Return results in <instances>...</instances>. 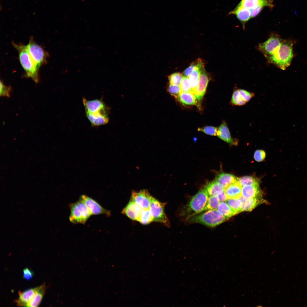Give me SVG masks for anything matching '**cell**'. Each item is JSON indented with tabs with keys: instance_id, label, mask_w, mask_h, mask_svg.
<instances>
[{
	"instance_id": "cell-10",
	"label": "cell",
	"mask_w": 307,
	"mask_h": 307,
	"mask_svg": "<svg viewBox=\"0 0 307 307\" xmlns=\"http://www.w3.org/2000/svg\"><path fill=\"white\" fill-rule=\"evenodd\" d=\"M85 203L92 215H104L107 217L111 215V211L102 206L97 202L91 197L85 194L80 198Z\"/></svg>"
},
{
	"instance_id": "cell-22",
	"label": "cell",
	"mask_w": 307,
	"mask_h": 307,
	"mask_svg": "<svg viewBox=\"0 0 307 307\" xmlns=\"http://www.w3.org/2000/svg\"><path fill=\"white\" fill-rule=\"evenodd\" d=\"M261 192L259 184L247 185L243 186L242 196L246 198H252L261 196Z\"/></svg>"
},
{
	"instance_id": "cell-8",
	"label": "cell",
	"mask_w": 307,
	"mask_h": 307,
	"mask_svg": "<svg viewBox=\"0 0 307 307\" xmlns=\"http://www.w3.org/2000/svg\"><path fill=\"white\" fill-rule=\"evenodd\" d=\"M283 41L278 34L273 33L266 41L259 44L258 49L267 59Z\"/></svg>"
},
{
	"instance_id": "cell-28",
	"label": "cell",
	"mask_w": 307,
	"mask_h": 307,
	"mask_svg": "<svg viewBox=\"0 0 307 307\" xmlns=\"http://www.w3.org/2000/svg\"><path fill=\"white\" fill-rule=\"evenodd\" d=\"M230 103L233 106H242L246 103L241 98L239 88L237 87L233 91Z\"/></svg>"
},
{
	"instance_id": "cell-9",
	"label": "cell",
	"mask_w": 307,
	"mask_h": 307,
	"mask_svg": "<svg viewBox=\"0 0 307 307\" xmlns=\"http://www.w3.org/2000/svg\"><path fill=\"white\" fill-rule=\"evenodd\" d=\"M210 80L209 75L204 68L200 74L198 84L194 94L196 101V105L200 107L203 96L205 94L208 84Z\"/></svg>"
},
{
	"instance_id": "cell-34",
	"label": "cell",
	"mask_w": 307,
	"mask_h": 307,
	"mask_svg": "<svg viewBox=\"0 0 307 307\" xmlns=\"http://www.w3.org/2000/svg\"><path fill=\"white\" fill-rule=\"evenodd\" d=\"M179 86L181 92L192 91L188 77L183 76Z\"/></svg>"
},
{
	"instance_id": "cell-30",
	"label": "cell",
	"mask_w": 307,
	"mask_h": 307,
	"mask_svg": "<svg viewBox=\"0 0 307 307\" xmlns=\"http://www.w3.org/2000/svg\"><path fill=\"white\" fill-rule=\"evenodd\" d=\"M220 202L217 196H209L204 211L217 209Z\"/></svg>"
},
{
	"instance_id": "cell-23",
	"label": "cell",
	"mask_w": 307,
	"mask_h": 307,
	"mask_svg": "<svg viewBox=\"0 0 307 307\" xmlns=\"http://www.w3.org/2000/svg\"><path fill=\"white\" fill-rule=\"evenodd\" d=\"M46 287L43 284L37 287V289L27 307H37L40 304L45 291Z\"/></svg>"
},
{
	"instance_id": "cell-11",
	"label": "cell",
	"mask_w": 307,
	"mask_h": 307,
	"mask_svg": "<svg viewBox=\"0 0 307 307\" xmlns=\"http://www.w3.org/2000/svg\"><path fill=\"white\" fill-rule=\"evenodd\" d=\"M153 197L147 190L139 192L133 191L130 199L143 209H149Z\"/></svg>"
},
{
	"instance_id": "cell-5",
	"label": "cell",
	"mask_w": 307,
	"mask_h": 307,
	"mask_svg": "<svg viewBox=\"0 0 307 307\" xmlns=\"http://www.w3.org/2000/svg\"><path fill=\"white\" fill-rule=\"evenodd\" d=\"M70 222L73 224H84L92 215L83 201L79 198L77 201L69 205Z\"/></svg>"
},
{
	"instance_id": "cell-14",
	"label": "cell",
	"mask_w": 307,
	"mask_h": 307,
	"mask_svg": "<svg viewBox=\"0 0 307 307\" xmlns=\"http://www.w3.org/2000/svg\"><path fill=\"white\" fill-rule=\"evenodd\" d=\"M143 209L130 199L122 213L131 219L138 221Z\"/></svg>"
},
{
	"instance_id": "cell-35",
	"label": "cell",
	"mask_w": 307,
	"mask_h": 307,
	"mask_svg": "<svg viewBox=\"0 0 307 307\" xmlns=\"http://www.w3.org/2000/svg\"><path fill=\"white\" fill-rule=\"evenodd\" d=\"M218 128L211 126L199 128L198 129V131L202 132L205 134L212 136H217Z\"/></svg>"
},
{
	"instance_id": "cell-18",
	"label": "cell",
	"mask_w": 307,
	"mask_h": 307,
	"mask_svg": "<svg viewBox=\"0 0 307 307\" xmlns=\"http://www.w3.org/2000/svg\"><path fill=\"white\" fill-rule=\"evenodd\" d=\"M242 185L238 181L224 187V191L228 198H239L242 196Z\"/></svg>"
},
{
	"instance_id": "cell-32",
	"label": "cell",
	"mask_w": 307,
	"mask_h": 307,
	"mask_svg": "<svg viewBox=\"0 0 307 307\" xmlns=\"http://www.w3.org/2000/svg\"><path fill=\"white\" fill-rule=\"evenodd\" d=\"M238 181L242 186L247 185L259 184V180L252 176H244L238 178Z\"/></svg>"
},
{
	"instance_id": "cell-1",
	"label": "cell",
	"mask_w": 307,
	"mask_h": 307,
	"mask_svg": "<svg viewBox=\"0 0 307 307\" xmlns=\"http://www.w3.org/2000/svg\"><path fill=\"white\" fill-rule=\"evenodd\" d=\"M293 42L291 40H284L267 59L268 62L283 70H285L290 65L293 56Z\"/></svg>"
},
{
	"instance_id": "cell-20",
	"label": "cell",
	"mask_w": 307,
	"mask_h": 307,
	"mask_svg": "<svg viewBox=\"0 0 307 307\" xmlns=\"http://www.w3.org/2000/svg\"><path fill=\"white\" fill-rule=\"evenodd\" d=\"M273 2V0H242L238 4L250 10L261 5L272 8Z\"/></svg>"
},
{
	"instance_id": "cell-27",
	"label": "cell",
	"mask_w": 307,
	"mask_h": 307,
	"mask_svg": "<svg viewBox=\"0 0 307 307\" xmlns=\"http://www.w3.org/2000/svg\"><path fill=\"white\" fill-rule=\"evenodd\" d=\"M227 219L235 215L234 212L228 204L224 202H220L217 209Z\"/></svg>"
},
{
	"instance_id": "cell-6",
	"label": "cell",
	"mask_w": 307,
	"mask_h": 307,
	"mask_svg": "<svg viewBox=\"0 0 307 307\" xmlns=\"http://www.w3.org/2000/svg\"><path fill=\"white\" fill-rule=\"evenodd\" d=\"M28 50L35 63L39 69L45 64L48 56L47 52L41 46L35 42L32 37L26 45Z\"/></svg>"
},
{
	"instance_id": "cell-16",
	"label": "cell",
	"mask_w": 307,
	"mask_h": 307,
	"mask_svg": "<svg viewBox=\"0 0 307 307\" xmlns=\"http://www.w3.org/2000/svg\"><path fill=\"white\" fill-rule=\"evenodd\" d=\"M217 136L231 145H236L238 144L237 139L231 137L227 124L225 121L222 122L218 128Z\"/></svg>"
},
{
	"instance_id": "cell-4",
	"label": "cell",
	"mask_w": 307,
	"mask_h": 307,
	"mask_svg": "<svg viewBox=\"0 0 307 307\" xmlns=\"http://www.w3.org/2000/svg\"><path fill=\"white\" fill-rule=\"evenodd\" d=\"M226 219L217 209L208 210L197 214L188 219L189 223H200L207 226L214 227L223 223Z\"/></svg>"
},
{
	"instance_id": "cell-7",
	"label": "cell",
	"mask_w": 307,
	"mask_h": 307,
	"mask_svg": "<svg viewBox=\"0 0 307 307\" xmlns=\"http://www.w3.org/2000/svg\"><path fill=\"white\" fill-rule=\"evenodd\" d=\"M166 203L161 202L153 197L149 208L153 221L163 224L169 227L170 224L165 211Z\"/></svg>"
},
{
	"instance_id": "cell-3",
	"label": "cell",
	"mask_w": 307,
	"mask_h": 307,
	"mask_svg": "<svg viewBox=\"0 0 307 307\" xmlns=\"http://www.w3.org/2000/svg\"><path fill=\"white\" fill-rule=\"evenodd\" d=\"M209 196L205 187L193 196L182 209L181 214L187 220L190 217L204 211Z\"/></svg>"
},
{
	"instance_id": "cell-29",
	"label": "cell",
	"mask_w": 307,
	"mask_h": 307,
	"mask_svg": "<svg viewBox=\"0 0 307 307\" xmlns=\"http://www.w3.org/2000/svg\"><path fill=\"white\" fill-rule=\"evenodd\" d=\"M226 201L234 212L235 215L242 211L241 203L240 198H228Z\"/></svg>"
},
{
	"instance_id": "cell-19",
	"label": "cell",
	"mask_w": 307,
	"mask_h": 307,
	"mask_svg": "<svg viewBox=\"0 0 307 307\" xmlns=\"http://www.w3.org/2000/svg\"><path fill=\"white\" fill-rule=\"evenodd\" d=\"M37 287L27 289L23 291H18L19 297L15 302L17 306H27L35 294Z\"/></svg>"
},
{
	"instance_id": "cell-31",
	"label": "cell",
	"mask_w": 307,
	"mask_h": 307,
	"mask_svg": "<svg viewBox=\"0 0 307 307\" xmlns=\"http://www.w3.org/2000/svg\"><path fill=\"white\" fill-rule=\"evenodd\" d=\"M138 221L144 225L148 224L153 221L149 209H143Z\"/></svg>"
},
{
	"instance_id": "cell-39",
	"label": "cell",
	"mask_w": 307,
	"mask_h": 307,
	"mask_svg": "<svg viewBox=\"0 0 307 307\" xmlns=\"http://www.w3.org/2000/svg\"><path fill=\"white\" fill-rule=\"evenodd\" d=\"M265 156V153L264 150H257L255 152L254 157L255 160L256 161L261 162L264 160Z\"/></svg>"
},
{
	"instance_id": "cell-38",
	"label": "cell",
	"mask_w": 307,
	"mask_h": 307,
	"mask_svg": "<svg viewBox=\"0 0 307 307\" xmlns=\"http://www.w3.org/2000/svg\"><path fill=\"white\" fill-rule=\"evenodd\" d=\"M239 90L241 98L246 103L255 96L254 93L242 89H239Z\"/></svg>"
},
{
	"instance_id": "cell-40",
	"label": "cell",
	"mask_w": 307,
	"mask_h": 307,
	"mask_svg": "<svg viewBox=\"0 0 307 307\" xmlns=\"http://www.w3.org/2000/svg\"><path fill=\"white\" fill-rule=\"evenodd\" d=\"M196 61L193 62L189 67L184 70L182 74L183 76L188 77L193 71L196 65Z\"/></svg>"
},
{
	"instance_id": "cell-12",
	"label": "cell",
	"mask_w": 307,
	"mask_h": 307,
	"mask_svg": "<svg viewBox=\"0 0 307 307\" xmlns=\"http://www.w3.org/2000/svg\"><path fill=\"white\" fill-rule=\"evenodd\" d=\"M82 101L86 112L95 113L109 110L105 103L100 99L89 100L84 98Z\"/></svg>"
},
{
	"instance_id": "cell-2",
	"label": "cell",
	"mask_w": 307,
	"mask_h": 307,
	"mask_svg": "<svg viewBox=\"0 0 307 307\" xmlns=\"http://www.w3.org/2000/svg\"><path fill=\"white\" fill-rule=\"evenodd\" d=\"M13 44L18 51L19 60L26 76L31 78L36 83H38L40 80L39 69L31 57L26 45L14 43Z\"/></svg>"
},
{
	"instance_id": "cell-41",
	"label": "cell",
	"mask_w": 307,
	"mask_h": 307,
	"mask_svg": "<svg viewBox=\"0 0 307 307\" xmlns=\"http://www.w3.org/2000/svg\"><path fill=\"white\" fill-rule=\"evenodd\" d=\"M33 275V273L30 269L26 268L23 269V277L25 279L29 280L32 277Z\"/></svg>"
},
{
	"instance_id": "cell-36",
	"label": "cell",
	"mask_w": 307,
	"mask_h": 307,
	"mask_svg": "<svg viewBox=\"0 0 307 307\" xmlns=\"http://www.w3.org/2000/svg\"><path fill=\"white\" fill-rule=\"evenodd\" d=\"M12 91V88L11 86H5L1 80L0 81V96L9 98L10 97V94Z\"/></svg>"
},
{
	"instance_id": "cell-25",
	"label": "cell",
	"mask_w": 307,
	"mask_h": 307,
	"mask_svg": "<svg viewBox=\"0 0 307 307\" xmlns=\"http://www.w3.org/2000/svg\"><path fill=\"white\" fill-rule=\"evenodd\" d=\"M209 196H217L224 191V187L216 181L209 182L205 187Z\"/></svg>"
},
{
	"instance_id": "cell-43",
	"label": "cell",
	"mask_w": 307,
	"mask_h": 307,
	"mask_svg": "<svg viewBox=\"0 0 307 307\" xmlns=\"http://www.w3.org/2000/svg\"><path fill=\"white\" fill-rule=\"evenodd\" d=\"M217 196L220 201L221 202L226 201L227 199V198L224 190Z\"/></svg>"
},
{
	"instance_id": "cell-33",
	"label": "cell",
	"mask_w": 307,
	"mask_h": 307,
	"mask_svg": "<svg viewBox=\"0 0 307 307\" xmlns=\"http://www.w3.org/2000/svg\"><path fill=\"white\" fill-rule=\"evenodd\" d=\"M183 76L182 74L179 72L171 74L168 76L169 84L179 86Z\"/></svg>"
},
{
	"instance_id": "cell-24",
	"label": "cell",
	"mask_w": 307,
	"mask_h": 307,
	"mask_svg": "<svg viewBox=\"0 0 307 307\" xmlns=\"http://www.w3.org/2000/svg\"><path fill=\"white\" fill-rule=\"evenodd\" d=\"M177 98L183 105H196V97L192 91L181 92Z\"/></svg>"
},
{
	"instance_id": "cell-21",
	"label": "cell",
	"mask_w": 307,
	"mask_h": 307,
	"mask_svg": "<svg viewBox=\"0 0 307 307\" xmlns=\"http://www.w3.org/2000/svg\"><path fill=\"white\" fill-rule=\"evenodd\" d=\"M241 203L242 211H250L258 205L264 202L260 197L246 198L241 197L239 198Z\"/></svg>"
},
{
	"instance_id": "cell-26",
	"label": "cell",
	"mask_w": 307,
	"mask_h": 307,
	"mask_svg": "<svg viewBox=\"0 0 307 307\" xmlns=\"http://www.w3.org/2000/svg\"><path fill=\"white\" fill-rule=\"evenodd\" d=\"M238 178L232 174L221 173L218 175L216 181L224 187L231 183L238 181Z\"/></svg>"
},
{
	"instance_id": "cell-17",
	"label": "cell",
	"mask_w": 307,
	"mask_h": 307,
	"mask_svg": "<svg viewBox=\"0 0 307 307\" xmlns=\"http://www.w3.org/2000/svg\"><path fill=\"white\" fill-rule=\"evenodd\" d=\"M230 14H234L236 16L242 24L244 29L246 23L251 18L250 10L239 4L228 14V15Z\"/></svg>"
},
{
	"instance_id": "cell-13",
	"label": "cell",
	"mask_w": 307,
	"mask_h": 307,
	"mask_svg": "<svg viewBox=\"0 0 307 307\" xmlns=\"http://www.w3.org/2000/svg\"><path fill=\"white\" fill-rule=\"evenodd\" d=\"M109 110L90 113L86 112V116L92 125L98 126L107 124L109 122Z\"/></svg>"
},
{
	"instance_id": "cell-15",
	"label": "cell",
	"mask_w": 307,
	"mask_h": 307,
	"mask_svg": "<svg viewBox=\"0 0 307 307\" xmlns=\"http://www.w3.org/2000/svg\"><path fill=\"white\" fill-rule=\"evenodd\" d=\"M196 61V65L188 77L192 90L194 93L197 87L200 72L204 68V64L200 58L198 59Z\"/></svg>"
},
{
	"instance_id": "cell-42",
	"label": "cell",
	"mask_w": 307,
	"mask_h": 307,
	"mask_svg": "<svg viewBox=\"0 0 307 307\" xmlns=\"http://www.w3.org/2000/svg\"><path fill=\"white\" fill-rule=\"evenodd\" d=\"M264 7H265L263 5H261L254 9L250 10V12L251 18H254L257 16Z\"/></svg>"
},
{
	"instance_id": "cell-37",
	"label": "cell",
	"mask_w": 307,
	"mask_h": 307,
	"mask_svg": "<svg viewBox=\"0 0 307 307\" xmlns=\"http://www.w3.org/2000/svg\"><path fill=\"white\" fill-rule=\"evenodd\" d=\"M168 90L171 95L177 98L181 92L179 86L170 84L168 86Z\"/></svg>"
}]
</instances>
